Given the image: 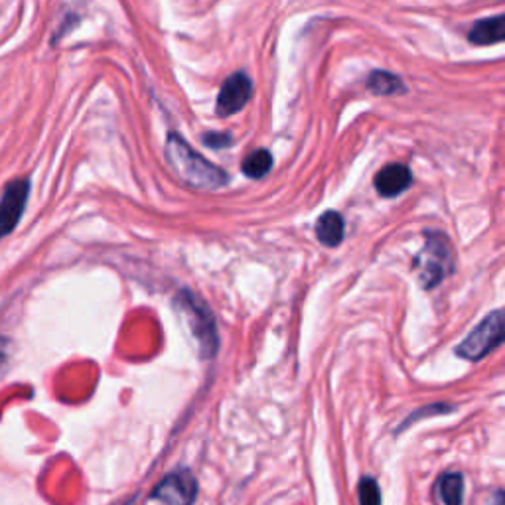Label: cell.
<instances>
[{"label":"cell","mask_w":505,"mask_h":505,"mask_svg":"<svg viewBox=\"0 0 505 505\" xmlns=\"http://www.w3.org/2000/svg\"><path fill=\"white\" fill-rule=\"evenodd\" d=\"M167 158L170 168L180 180H184L192 188L198 190H218L228 184V174L215 167L210 160H205L202 154L195 152L185 144L178 135H168L167 142Z\"/></svg>","instance_id":"6da1fadb"},{"label":"cell","mask_w":505,"mask_h":505,"mask_svg":"<svg viewBox=\"0 0 505 505\" xmlns=\"http://www.w3.org/2000/svg\"><path fill=\"white\" fill-rule=\"evenodd\" d=\"M425 247L417 257V269L422 286L435 288L455 269V261H452V251L445 235L428 231L425 233Z\"/></svg>","instance_id":"7a4b0ae2"},{"label":"cell","mask_w":505,"mask_h":505,"mask_svg":"<svg viewBox=\"0 0 505 505\" xmlns=\"http://www.w3.org/2000/svg\"><path fill=\"white\" fill-rule=\"evenodd\" d=\"M178 308L184 314V320L188 322L190 332L198 342L203 357H213V354L218 352V334H215L213 318L208 306H203L192 293L185 291L178 298Z\"/></svg>","instance_id":"3957f363"},{"label":"cell","mask_w":505,"mask_h":505,"mask_svg":"<svg viewBox=\"0 0 505 505\" xmlns=\"http://www.w3.org/2000/svg\"><path fill=\"white\" fill-rule=\"evenodd\" d=\"M503 342V312L496 311L482 320V324L468 334V338L456 347V354L468 362L491 354Z\"/></svg>","instance_id":"277c9868"},{"label":"cell","mask_w":505,"mask_h":505,"mask_svg":"<svg viewBox=\"0 0 505 505\" xmlns=\"http://www.w3.org/2000/svg\"><path fill=\"white\" fill-rule=\"evenodd\" d=\"M198 496V482L190 470L168 473L152 491V498L162 505H194Z\"/></svg>","instance_id":"5b68a950"},{"label":"cell","mask_w":505,"mask_h":505,"mask_svg":"<svg viewBox=\"0 0 505 505\" xmlns=\"http://www.w3.org/2000/svg\"><path fill=\"white\" fill-rule=\"evenodd\" d=\"M30 194V182L26 178H18L10 182L3 200H0V237H6L16 230V225L23 218L26 202Z\"/></svg>","instance_id":"8992f818"},{"label":"cell","mask_w":505,"mask_h":505,"mask_svg":"<svg viewBox=\"0 0 505 505\" xmlns=\"http://www.w3.org/2000/svg\"><path fill=\"white\" fill-rule=\"evenodd\" d=\"M253 84L245 74H233L220 89L218 101H215V111L220 117H231L237 111H241L251 99Z\"/></svg>","instance_id":"52a82bcc"},{"label":"cell","mask_w":505,"mask_h":505,"mask_svg":"<svg viewBox=\"0 0 505 505\" xmlns=\"http://www.w3.org/2000/svg\"><path fill=\"white\" fill-rule=\"evenodd\" d=\"M410 182H413V174L405 164H389L375 176V190L383 198H395L409 188Z\"/></svg>","instance_id":"ba28073f"},{"label":"cell","mask_w":505,"mask_h":505,"mask_svg":"<svg viewBox=\"0 0 505 505\" xmlns=\"http://www.w3.org/2000/svg\"><path fill=\"white\" fill-rule=\"evenodd\" d=\"M503 36H505V18L500 14L493 18L480 20V23L470 30L468 40L476 46H491L501 42Z\"/></svg>","instance_id":"9c48e42d"},{"label":"cell","mask_w":505,"mask_h":505,"mask_svg":"<svg viewBox=\"0 0 505 505\" xmlns=\"http://www.w3.org/2000/svg\"><path fill=\"white\" fill-rule=\"evenodd\" d=\"M316 235L322 245L338 247L344 239V218L338 212H326L316 223Z\"/></svg>","instance_id":"30bf717a"},{"label":"cell","mask_w":505,"mask_h":505,"mask_svg":"<svg viewBox=\"0 0 505 505\" xmlns=\"http://www.w3.org/2000/svg\"><path fill=\"white\" fill-rule=\"evenodd\" d=\"M437 498L442 505H462L464 478L460 472L442 473L437 482Z\"/></svg>","instance_id":"8fae6325"},{"label":"cell","mask_w":505,"mask_h":505,"mask_svg":"<svg viewBox=\"0 0 505 505\" xmlns=\"http://www.w3.org/2000/svg\"><path fill=\"white\" fill-rule=\"evenodd\" d=\"M367 89L371 93H375V95H383V97L403 95L407 91L401 77H397L395 74H389V71H374L367 79Z\"/></svg>","instance_id":"7c38bea8"},{"label":"cell","mask_w":505,"mask_h":505,"mask_svg":"<svg viewBox=\"0 0 505 505\" xmlns=\"http://www.w3.org/2000/svg\"><path fill=\"white\" fill-rule=\"evenodd\" d=\"M241 168H243L245 176L255 178V180L263 178L265 174H269V170L273 168L271 152L265 150V149H259V150H255L251 154H247V158L243 160Z\"/></svg>","instance_id":"4fadbf2b"},{"label":"cell","mask_w":505,"mask_h":505,"mask_svg":"<svg viewBox=\"0 0 505 505\" xmlns=\"http://www.w3.org/2000/svg\"><path fill=\"white\" fill-rule=\"evenodd\" d=\"M359 505H381V493L379 486L374 478H364L359 482Z\"/></svg>","instance_id":"5bb4252c"},{"label":"cell","mask_w":505,"mask_h":505,"mask_svg":"<svg viewBox=\"0 0 505 505\" xmlns=\"http://www.w3.org/2000/svg\"><path fill=\"white\" fill-rule=\"evenodd\" d=\"M203 144H208L210 149H228L231 147V135H228V132H208V135H203L202 137Z\"/></svg>","instance_id":"9a60e30c"},{"label":"cell","mask_w":505,"mask_h":505,"mask_svg":"<svg viewBox=\"0 0 505 505\" xmlns=\"http://www.w3.org/2000/svg\"><path fill=\"white\" fill-rule=\"evenodd\" d=\"M8 354H10V342L6 338L0 336V374H3V369L8 362Z\"/></svg>","instance_id":"2e32d148"},{"label":"cell","mask_w":505,"mask_h":505,"mask_svg":"<svg viewBox=\"0 0 505 505\" xmlns=\"http://www.w3.org/2000/svg\"><path fill=\"white\" fill-rule=\"evenodd\" d=\"M488 505H503V496H501V491H496L493 493V498L490 500Z\"/></svg>","instance_id":"e0dca14e"}]
</instances>
